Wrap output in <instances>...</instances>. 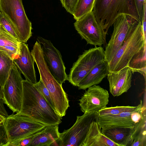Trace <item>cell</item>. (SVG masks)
Listing matches in <instances>:
<instances>
[{"label": "cell", "instance_id": "cell-1", "mask_svg": "<svg viewBox=\"0 0 146 146\" xmlns=\"http://www.w3.org/2000/svg\"><path fill=\"white\" fill-rule=\"evenodd\" d=\"M22 84L21 108L18 113L46 126L60 124L62 117L49 104L34 84L23 80Z\"/></svg>", "mask_w": 146, "mask_h": 146}, {"label": "cell", "instance_id": "cell-2", "mask_svg": "<svg viewBox=\"0 0 146 146\" xmlns=\"http://www.w3.org/2000/svg\"><path fill=\"white\" fill-rule=\"evenodd\" d=\"M92 11L106 34L121 15H128L140 22L134 0H95Z\"/></svg>", "mask_w": 146, "mask_h": 146}, {"label": "cell", "instance_id": "cell-3", "mask_svg": "<svg viewBox=\"0 0 146 146\" xmlns=\"http://www.w3.org/2000/svg\"><path fill=\"white\" fill-rule=\"evenodd\" d=\"M146 46L141 23L136 24L127 34L121 46L108 63L109 72H116L128 66L133 56Z\"/></svg>", "mask_w": 146, "mask_h": 146}, {"label": "cell", "instance_id": "cell-4", "mask_svg": "<svg viewBox=\"0 0 146 146\" xmlns=\"http://www.w3.org/2000/svg\"><path fill=\"white\" fill-rule=\"evenodd\" d=\"M0 11L14 26L21 42L26 43L32 36V23L27 17L22 0H0Z\"/></svg>", "mask_w": 146, "mask_h": 146}, {"label": "cell", "instance_id": "cell-5", "mask_svg": "<svg viewBox=\"0 0 146 146\" xmlns=\"http://www.w3.org/2000/svg\"><path fill=\"white\" fill-rule=\"evenodd\" d=\"M104 50L102 46L85 50L73 64L68 80L73 86H78L96 65L104 60Z\"/></svg>", "mask_w": 146, "mask_h": 146}, {"label": "cell", "instance_id": "cell-6", "mask_svg": "<svg viewBox=\"0 0 146 146\" xmlns=\"http://www.w3.org/2000/svg\"><path fill=\"white\" fill-rule=\"evenodd\" d=\"M3 123L8 137V142L28 137L46 126L18 113L9 115Z\"/></svg>", "mask_w": 146, "mask_h": 146}, {"label": "cell", "instance_id": "cell-7", "mask_svg": "<svg viewBox=\"0 0 146 146\" xmlns=\"http://www.w3.org/2000/svg\"><path fill=\"white\" fill-rule=\"evenodd\" d=\"M98 113H84L77 116L74 124L70 128L60 133L56 146H81L89 129L90 125L96 121Z\"/></svg>", "mask_w": 146, "mask_h": 146}, {"label": "cell", "instance_id": "cell-8", "mask_svg": "<svg viewBox=\"0 0 146 146\" xmlns=\"http://www.w3.org/2000/svg\"><path fill=\"white\" fill-rule=\"evenodd\" d=\"M23 80L21 73L14 63L3 87V100L13 113L19 112L21 109Z\"/></svg>", "mask_w": 146, "mask_h": 146}, {"label": "cell", "instance_id": "cell-9", "mask_svg": "<svg viewBox=\"0 0 146 146\" xmlns=\"http://www.w3.org/2000/svg\"><path fill=\"white\" fill-rule=\"evenodd\" d=\"M139 22H141L127 15H121L117 18L113 24V30L110 39L104 50V60L108 63L121 46L128 33Z\"/></svg>", "mask_w": 146, "mask_h": 146}, {"label": "cell", "instance_id": "cell-10", "mask_svg": "<svg viewBox=\"0 0 146 146\" xmlns=\"http://www.w3.org/2000/svg\"><path fill=\"white\" fill-rule=\"evenodd\" d=\"M74 26L87 44L101 47L106 43L107 34L96 20L92 11L76 20Z\"/></svg>", "mask_w": 146, "mask_h": 146}, {"label": "cell", "instance_id": "cell-11", "mask_svg": "<svg viewBox=\"0 0 146 146\" xmlns=\"http://www.w3.org/2000/svg\"><path fill=\"white\" fill-rule=\"evenodd\" d=\"M143 102L133 109L117 115L98 116L96 121L101 129L116 127H132L141 121L146 116Z\"/></svg>", "mask_w": 146, "mask_h": 146}, {"label": "cell", "instance_id": "cell-12", "mask_svg": "<svg viewBox=\"0 0 146 146\" xmlns=\"http://www.w3.org/2000/svg\"><path fill=\"white\" fill-rule=\"evenodd\" d=\"M37 41L41 44L44 58L47 65L56 80L62 85L68 80L66 67L60 52L50 40L38 36Z\"/></svg>", "mask_w": 146, "mask_h": 146}, {"label": "cell", "instance_id": "cell-13", "mask_svg": "<svg viewBox=\"0 0 146 146\" xmlns=\"http://www.w3.org/2000/svg\"><path fill=\"white\" fill-rule=\"evenodd\" d=\"M109 97L107 90L94 85L88 88L79 100L80 110L84 113L98 112L107 107Z\"/></svg>", "mask_w": 146, "mask_h": 146}, {"label": "cell", "instance_id": "cell-14", "mask_svg": "<svg viewBox=\"0 0 146 146\" xmlns=\"http://www.w3.org/2000/svg\"><path fill=\"white\" fill-rule=\"evenodd\" d=\"M107 76L110 92L114 97L127 92L131 87L132 73L128 66L116 72H109Z\"/></svg>", "mask_w": 146, "mask_h": 146}, {"label": "cell", "instance_id": "cell-15", "mask_svg": "<svg viewBox=\"0 0 146 146\" xmlns=\"http://www.w3.org/2000/svg\"><path fill=\"white\" fill-rule=\"evenodd\" d=\"M13 62L26 80L33 84L37 82L34 66L35 61L28 45L25 43H21L19 54L17 58L13 60Z\"/></svg>", "mask_w": 146, "mask_h": 146}, {"label": "cell", "instance_id": "cell-16", "mask_svg": "<svg viewBox=\"0 0 146 146\" xmlns=\"http://www.w3.org/2000/svg\"><path fill=\"white\" fill-rule=\"evenodd\" d=\"M58 125L46 126L35 133L28 146H56V141L60 136Z\"/></svg>", "mask_w": 146, "mask_h": 146}, {"label": "cell", "instance_id": "cell-17", "mask_svg": "<svg viewBox=\"0 0 146 146\" xmlns=\"http://www.w3.org/2000/svg\"><path fill=\"white\" fill-rule=\"evenodd\" d=\"M81 146H120L106 136L96 121H93Z\"/></svg>", "mask_w": 146, "mask_h": 146}, {"label": "cell", "instance_id": "cell-18", "mask_svg": "<svg viewBox=\"0 0 146 146\" xmlns=\"http://www.w3.org/2000/svg\"><path fill=\"white\" fill-rule=\"evenodd\" d=\"M135 130L134 126L101 129V131L107 137L120 146H130L133 141Z\"/></svg>", "mask_w": 146, "mask_h": 146}, {"label": "cell", "instance_id": "cell-19", "mask_svg": "<svg viewBox=\"0 0 146 146\" xmlns=\"http://www.w3.org/2000/svg\"><path fill=\"white\" fill-rule=\"evenodd\" d=\"M108 72V63L104 60L96 65L79 83L78 86L79 90H85L99 84Z\"/></svg>", "mask_w": 146, "mask_h": 146}, {"label": "cell", "instance_id": "cell-20", "mask_svg": "<svg viewBox=\"0 0 146 146\" xmlns=\"http://www.w3.org/2000/svg\"><path fill=\"white\" fill-rule=\"evenodd\" d=\"M9 33L0 23V50L8 54L13 60L20 53L21 43Z\"/></svg>", "mask_w": 146, "mask_h": 146}, {"label": "cell", "instance_id": "cell-21", "mask_svg": "<svg viewBox=\"0 0 146 146\" xmlns=\"http://www.w3.org/2000/svg\"><path fill=\"white\" fill-rule=\"evenodd\" d=\"M146 46L139 52L134 55L130 60L128 66L132 74L135 72L140 73L143 76L146 82Z\"/></svg>", "mask_w": 146, "mask_h": 146}, {"label": "cell", "instance_id": "cell-22", "mask_svg": "<svg viewBox=\"0 0 146 146\" xmlns=\"http://www.w3.org/2000/svg\"><path fill=\"white\" fill-rule=\"evenodd\" d=\"M13 63V60L8 54L0 50V85L3 88Z\"/></svg>", "mask_w": 146, "mask_h": 146}, {"label": "cell", "instance_id": "cell-23", "mask_svg": "<svg viewBox=\"0 0 146 146\" xmlns=\"http://www.w3.org/2000/svg\"><path fill=\"white\" fill-rule=\"evenodd\" d=\"M95 0H79L73 15L77 20L93 11Z\"/></svg>", "mask_w": 146, "mask_h": 146}, {"label": "cell", "instance_id": "cell-24", "mask_svg": "<svg viewBox=\"0 0 146 146\" xmlns=\"http://www.w3.org/2000/svg\"><path fill=\"white\" fill-rule=\"evenodd\" d=\"M137 106H116L106 107L100 110L97 113L98 116H105L117 115L127 111L134 109Z\"/></svg>", "mask_w": 146, "mask_h": 146}, {"label": "cell", "instance_id": "cell-25", "mask_svg": "<svg viewBox=\"0 0 146 146\" xmlns=\"http://www.w3.org/2000/svg\"><path fill=\"white\" fill-rule=\"evenodd\" d=\"M0 23L7 31L19 41L20 40V36L13 24L0 11Z\"/></svg>", "mask_w": 146, "mask_h": 146}, {"label": "cell", "instance_id": "cell-26", "mask_svg": "<svg viewBox=\"0 0 146 146\" xmlns=\"http://www.w3.org/2000/svg\"><path fill=\"white\" fill-rule=\"evenodd\" d=\"M34 84L49 104L54 108L53 105L49 92L41 79L40 78L38 82Z\"/></svg>", "mask_w": 146, "mask_h": 146}, {"label": "cell", "instance_id": "cell-27", "mask_svg": "<svg viewBox=\"0 0 146 146\" xmlns=\"http://www.w3.org/2000/svg\"><path fill=\"white\" fill-rule=\"evenodd\" d=\"M146 127L141 129L137 134L130 146H146Z\"/></svg>", "mask_w": 146, "mask_h": 146}, {"label": "cell", "instance_id": "cell-28", "mask_svg": "<svg viewBox=\"0 0 146 146\" xmlns=\"http://www.w3.org/2000/svg\"><path fill=\"white\" fill-rule=\"evenodd\" d=\"M66 11L73 15L79 0H60Z\"/></svg>", "mask_w": 146, "mask_h": 146}, {"label": "cell", "instance_id": "cell-29", "mask_svg": "<svg viewBox=\"0 0 146 146\" xmlns=\"http://www.w3.org/2000/svg\"><path fill=\"white\" fill-rule=\"evenodd\" d=\"M134 0L140 21L141 22L144 15V7L146 4V0Z\"/></svg>", "mask_w": 146, "mask_h": 146}, {"label": "cell", "instance_id": "cell-30", "mask_svg": "<svg viewBox=\"0 0 146 146\" xmlns=\"http://www.w3.org/2000/svg\"><path fill=\"white\" fill-rule=\"evenodd\" d=\"M8 140L3 123L0 124V146H5Z\"/></svg>", "mask_w": 146, "mask_h": 146}, {"label": "cell", "instance_id": "cell-31", "mask_svg": "<svg viewBox=\"0 0 146 146\" xmlns=\"http://www.w3.org/2000/svg\"><path fill=\"white\" fill-rule=\"evenodd\" d=\"M144 38L146 40V4L145 5L144 15L141 22Z\"/></svg>", "mask_w": 146, "mask_h": 146}, {"label": "cell", "instance_id": "cell-32", "mask_svg": "<svg viewBox=\"0 0 146 146\" xmlns=\"http://www.w3.org/2000/svg\"><path fill=\"white\" fill-rule=\"evenodd\" d=\"M3 103V100L0 99V114L7 118L9 115L5 108Z\"/></svg>", "mask_w": 146, "mask_h": 146}, {"label": "cell", "instance_id": "cell-33", "mask_svg": "<svg viewBox=\"0 0 146 146\" xmlns=\"http://www.w3.org/2000/svg\"><path fill=\"white\" fill-rule=\"evenodd\" d=\"M3 88L0 85V99L3 100Z\"/></svg>", "mask_w": 146, "mask_h": 146}, {"label": "cell", "instance_id": "cell-34", "mask_svg": "<svg viewBox=\"0 0 146 146\" xmlns=\"http://www.w3.org/2000/svg\"><path fill=\"white\" fill-rule=\"evenodd\" d=\"M6 118L0 114V124L3 123Z\"/></svg>", "mask_w": 146, "mask_h": 146}]
</instances>
